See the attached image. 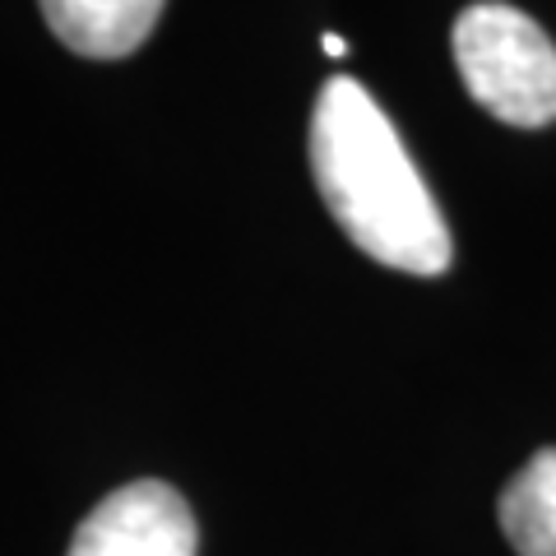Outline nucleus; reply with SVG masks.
<instances>
[{
  "label": "nucleus",
  "mask_w": 556,
  "mask_h": 556,
  "mask_svg": "<svg viewBox=\"0 0 556 556\" xmlns=\"http://www.w3.org/2000/svg\"><path fill=\"white\" fill-rule=\"evenodd\" d=\"M455 65L468 98L515 130H538L556 121V47L525 10L482 0L468 5L455 33Z\"/></svg>",
  "instance_id": "f03ea898"
},
{
  "label": "nucleus",
  "mask_w": 556,
  "mask_h": 556,
  "mask_svg": "<svg viewBox=\"0 0 556 556\" xmlns=\"http://www.w3.org/2000/svg\"><path fill=\"white\" fill-rule=\"evenodd\" d=\"M501 533L515 556H556V445L519 468L501 492Z\"/></svg>",
  "instance_id": "39448f33"
},
{
  "label": "nucleus",
  "mask_w": 556,
  "mask_h": 556,
  "mask_svg": "<svg viewBox=\"0 0 556 556\" xmlns=\"http://www.w3.org/2000/svg\"><path fill=\"white\" fill-rule=\"evenodd\" d=\"M311 172L329 218L376 265L437 278L455 247L404 139L357 79L334 75L311 112Z\"/></svg>",
  "instance_id": "f257e3e1"
},
{
  "label": "nucleus",
  "mask_w": 556,
  "mask_h": 556,
  "mask_svg": "<svg viewBox=\"0 0 556 556\" xmlns=\"http://www.w3.org/2000/svg\"><path fill=\"white\" fill-rule=\"evenodd\" d=\"M200 529L186 496L159 478L116 486L84 515L65 556H195Z\"/></svg>",
  "instance_id": "7ed1b4c3"
},
{
  "label": "nucleus",
  "mask_w": 556,
  "mask_h": 556,
  "mask_svg": "<svg viewBox=\"0 0 556 556\" xmlns=\"http://www.w3.org/2000/svg\"><path fill=\"white\" fill-rule=\"evenodd\" d=\"M320 47H325V56H334V61H339V56H348V42L339 38V33H325Z\"/></svg>",
  "instance_id": "423d86ee"
},
{
  "label": "nucleus",
  "mask_w": 556,
  "mask_h": 556,
  "mask_svg": "<svg viewBox=\"0 0 556 556\" xmlns=\"http://www.w3.org/2000/svg\"><path fill=\"white\" fill-rule=\"evenodd\" d=\"M167 0H42L51 33L89 61H121L149 42Z\"/></svg>",
  "instance_id": "20e7f679"
}]
</instances>
